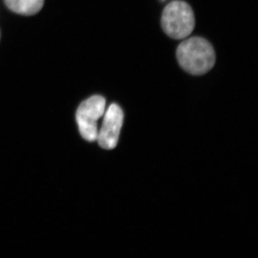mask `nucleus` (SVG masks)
I'll use <instances>...</instances> for the list:
<instances>
[{"label":"nucleus","instance_id":"obj_1","mask_svg":"<svg viewBox=\"0 0 258 258\" xmlns=\"http://www.w3.org/2000/svg\"><path fill=\"white\" fill-rule=\"evenodd\" d=\"M176 57L185 71L196 76L208 73L216 61L211 44L200 37H190L181 42L176 50Z\"/></svg>","mask_w":258,"mask_h":258},{"label":"nucleus","instance_id":"obj_2","mask_svg":"<svg viewBox=\"0 0 258 258\" xmlns=\"http://www.w3.org/2000/svg\"><path fill=\"white\" fill-rule=\"evenodd\" d=\"M161 25L166 35L171 38H186L193 32L195 26L193 10L185 2H171L163 11Z\"/></svg>","mask_w":258,"mask_h":258},{"label":"nucleus","instance_id":"obj_3","mask_svg":"<svg viewBox=\"0 0 258 258\" xmlns=\"http://www.w3.org/2000/svg\"><path fill=\"white\" fill-rule=\"evenodd\" d=\"M106 99L101 96L90 97L81 103L76 112V120L80 133L88 142H95L98 138V120L103 115Z\"/></svg>","mask_w":258,"mask_h":258},{"label":"nucleus","instance_id":"obj_4","mask_svg":"<svg viewBox=\"0 0 258 258\" xmlns=\"http://www.w3.org/2000/svg\"><path fill=\"white\" fill-rule=\"evenodd\" d=\"M123 122V111L118 105L113 103L105 113L103 124L98 133L97 140L100 147L104 149H113L116 147Z\"/></svg>","mask_w":258,"mask_h":258},{"label":"nucleus","instance_id":"obj_5","mask_svg":"<svg viewBox=\"0 0 258 258\" xmlns=\"http://www.w3.org/2000/svg\"><path fill=\"white\" fill-rule=\"evenodd\" d=\"M45 0H5L8 9L25 16L37 14L43 8Z\"/></svg>","mask_w":258,"mask_h":258},{"label":"nucleus","instance_id":"obj_6","mask_svg":"<svg viewBox=\"0 0 258 258\" xmlns=\"http://www.w3.org/2000/svg\"><path fill=\"white\" fill-rule=\"evenodd\" d=\"M163 1H164V0H163Z\"/></svg>","mask_w":258,"mask_h":258}]
</instances>
